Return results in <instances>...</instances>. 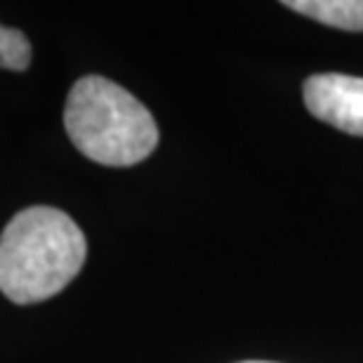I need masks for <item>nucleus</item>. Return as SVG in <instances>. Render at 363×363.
I'll list each match as a JSON object with an SVG mask.
<instances>
[{"instance_id": "nucleus-4", "label": "nucleus", "mask_w": 363, "mask_h": 363, "mask_svg": "<svg viewBox=\"0 0 363 363\" xmlns=\"http://www.w3.org/2000/svg\"><path fill=\"white\" fill-rule=\"evenodd\" d=\"M283 5L342 31H363V0H288Z\"/></svg>"}, {"instance_id": "nucleus-2", "label": "nucleus", "mask_w": 363, "mask_h": 363, "mask_svg": "<svg viewBox=\"0 0 363 363\" xmlns=\"http://www.w3.org/2000/svg\"><path fill=\"white\" fill-rule=\"evenodd\" d=\"M64 128L83 156L111 168L142 163L158 147V125L149 108L104 76L74 83L64 106Z\"/></svg>"}, {"instance_id": "nucleus-3", "label": "nucleus", "mask_w": 363, "mask_h": 363, "mask_svg": "<svg viewBox=\"0 0 363 363\" xmlns=\"http://www.w3.org/2000/svg\"><path fill=\"white\" fill-rule=\"evenodd\" d=\"M304 104L318 121L363 137V78L347 74H314L304 83Z\"/></svg>"}, {"instance_id": "nucleus-5", "label": "nucleus", "mask_w": 363, "mask_h": 363, "mask_svg": "<svg viewBox=\"0 0 363 363\" xmlns=\"http://www.w3.org/2000/svg\"><path fill=\"white\" fill-rule=\"evenodd\" d=\"M31 43L19 28L0 26V69L26 71L31 64Z\"/></svg>"}, {"instance_id": "nucleus-6", "label": "nucleus", "mask_w": 363, "mask_h": 363, "mask_svg": "<svg viewBox=\"0 0 363 363\" xmlns=\"http://www.w3.org/2000/svg\"><path fill=\"white\" fill-rule=\"evenodd\" d=\"M243 363H272V361H243Z\"/></svg>"}, {"instance_id": "nucleus-1", "label": "nucleus", "mask_w": 363, "mask_h": 363, "mask_svg": "<svg viewBox=\"0 0 363 363\" xmlns=\"http://www.w3.org/2000/svg\"><path fill=\"white\" fill-rule=\"evenodd\" d=\"M85 255L83 231L64 210H21L0 234V293L14 304L50 300L76 279Z\"/></svg>"}]
</instances>
